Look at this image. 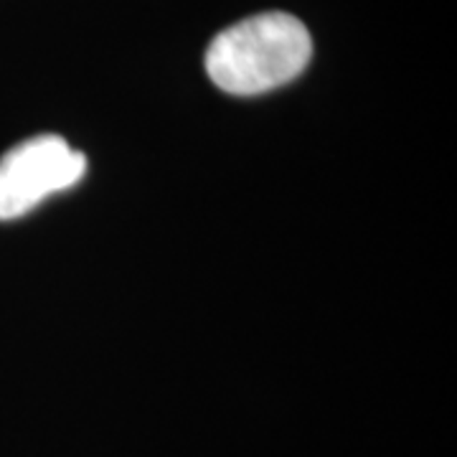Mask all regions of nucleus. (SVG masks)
<instances>
[{"label":"nucleus","instance_id":"nucleus-1","mask_svg":"<svg viewBox=\"0 0 457 457\" xmlns=\"http://www.w3.org/2000/svg\"><path fill=\"white\" fill-rule=\"evenodd\" d=\"M311 56L312 38L305 23L270 11L216 33L206 49V74L227 95L254 97L297 79Z\"/></svg>","mask_w":457,"mask_h":457},{"label":"nucleus","instance_id":"nucleus-2","mask_svg":"<svg viewBox=\"0 0 457 457\" xmlns=\"http://www.w3.org/2000/svg\"><path fill=\"white\" fill-rule=\"evenodd\" d=\"M87 173L84 153L59 135H38L0 158V221L33 212L41 201L77 186Z\"/></svg>","mask_w":457,"mask_h":457}]
</instances>
